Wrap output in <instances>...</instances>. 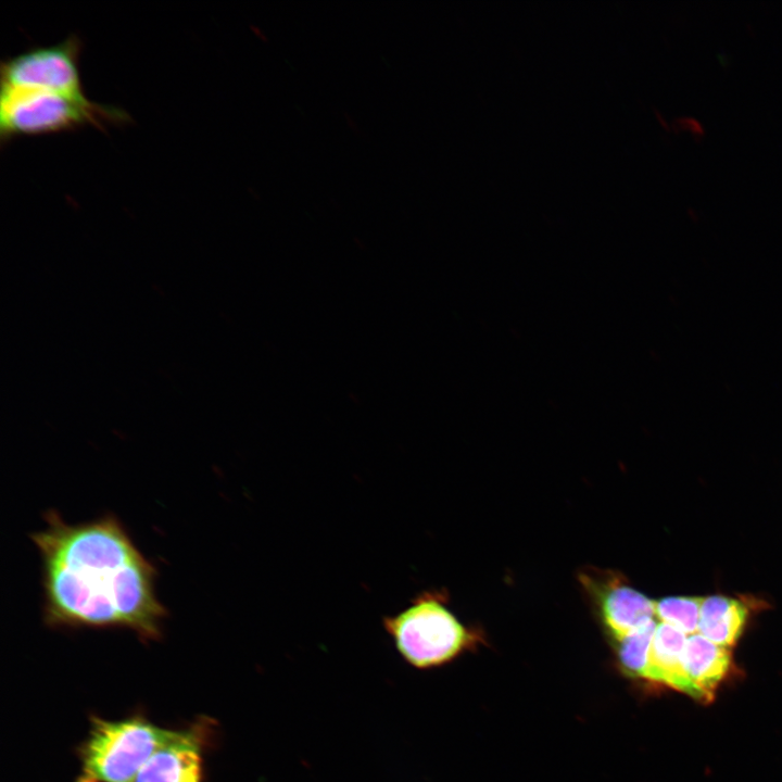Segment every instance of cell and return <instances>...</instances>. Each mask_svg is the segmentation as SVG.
Returning <instances> with one entry per match:
<instances>
[{
    "label": "cell",
    "mask_w": 782,
    "mask_h": 782,
    "mask_svg": "<svg viewBox=\"0 0 782 782\" xmlns=\"http://www.w3.org/2000/svg\"><path fill=\"white\" fill-rule=\"evenodd\" d=\"M30 534L42 564L43 621L52 628H121L142 641L162 635L166 608L156 569L117 518L67 524L59 513Z\"/></svg>",
    "instance_id": "6da1fadb"
},
{
    "label": "cell",
    "mask_w": 782,
    "mask_h": 782,
    "mask_svg": "<svg viewBox=\"0 0 782 782\" xmlns=\"http://www.w3.org/2000/svg\"><path fill=\"white\" fill-rule=\"evenodd\" d=\"M78 748L75 782H133L149 758L175 733L136 714L118 720L93 716Z\"/></svg>",
    "instance_id": "7a4b0ae2"
},
{
    "label": "cell",
    "mask_w": 782,
    "mask_h": 782,
    "mask_svg": "<svg viewBox=\"0 0 782 782\" xmlns=\"http://www.w3.org/2000/svg\"><path fill=\"white\" fill-rule=\"evenodd\" d=\"M129 115L111 105L46 90L1 88L0 141L21 136H39L77 130L86 126L100 129L128 123Z\"/></svg>",
    "instance_id": "3957f363"
},
{
    "label": "cell",
    "mask_w": 782,
    "mask_h": 782,
    "mask_svg": "<svg viewBox=\"0 0 782 782\" xmlns=\"http://www.w3.org/2000/svg\"><path fill=\"white\" fill-rule=\"evenodd\" d=\"M400 656L411 666L428 669L443 665L474 642L438 592H422L401 611L382 618Z\"/></svg>",
    "instance_id": "277c9868"
},
{
    "label": "cell",
    "mask_w": 782,
    "mask_h": 782,
    "mask_svg": "<svg viewBox=\"0 0 782 782\" xmlns=\"http://www.w3.org/2000/svg\"><path fill=\"white\" fill-rule=\"evenodd\" d=\"M80 52L81 41L72 34L58 43L33 47L10 56L0 65L1 88L86 97L79 71Z\"/></svg>",
    "instance_id": "5b68a950"
},
{
    "label": "cell",
    "mask_w": 782,
    "mask_h": 782,
    "mask_svg": "<svg viewBox=\"0 0 782 782\" xmlns=\"http://www.w3.org/2000/svg\"><path fill=\"white\" fill-rule=\"evenodd\" d=\"M214 721L199 718L175 730L143 765L133 782H202L203 758L213 739Z\"/></svg>",
    "instance_id": "8992f818"
},
{
    "label": "cell",
    "mask_w": 782,
    "mask_h": 782,
    "mask_svg": "<svg viewBox=\"0 0 782 782\" xmlns=\"http://www.w3.org/2000/svg\"><path fill=\"white\" fill-rule=\"evenodd\" d=\"M683 665L693 689V697L709 702L730 670L729 647L718 645L699 633L689 635L683 651Z\"/></svg>",
    "instance_id": "52a82bcc"
},
{
    "label": "cell",
    "mask_w": 782,
    "mask_h": 782,
    "mask_svg": "<svg viewBox=\"0 0 782 782\" xmlns=\"http://www.w3.org/2000/svg\"><path fill=\"white\" fill-rule=\"evenodd\" d=\"M686 634L658 623L653 636L645 679L693 696V689L684 670L683 651Z\"/></svg>",
    "instance_id": "ba28073f"
},
{
    "label": "cell",
    "mask_w": 782,
    "mask_h": 782,
    "mask_svg": "<svg viewBox=\"0 0 782 782\" xmlns=\"http://www.w3.org/2000/svg\"><path fill=\"white\" fill-rule=\"evenodd\" d=\"M603 619L617 640L653 621L655 602L634 589L614 583L601 596Z\"/></svg>",
    "instance_id": "9c48e42d"
},
{
    "label": "cell",
    "mask_w": 782,
    "mask_h": 782,
    "mask_svg": "<svg viewBox=\"0 0 782 782\" xmlns=\"http://www.w3.org/2000/svg\"><path fill=\"white\" fill-rule=\"evenodd\" d=\"M747 613L746 605L739 600L722 595L703 597L697 633L718 645L730 647L742 633Z\"/></svg>",
    "instance_id": "30bf717a"
},
{
    "label": "cell",
    "mask_w": 782,
    "mask_h": 782,
    "mask_svg": "<svg viewBox=\"0 0 782 782\" xmlns=\"http://www.w3.org/2000/svg\"><path fill=\"white\" fill-rule=\"evenodd\" d=\"M656 627L657 623L653 620L618 640V656L627 674L645 679L649 649Z\"/></svg>",
    "instance_id": "8fae6325"
},
{
    "label": "cell",
    "mask_w": 782,
    "mask_h": 782,
    "mask_svg": "<svg viewBox=\"0 0 782 782\" xmlns=\"http://www.w3.org/2000/svg\"><path fill=\"white\" fill-rule=\"evenodd\" d=\"M703 597L676 596L655 602V616L660 622L669 625L684 634L698 631Z\"/></svg>",
    "instance_id": "7c38bea8"
}]
</instances>
